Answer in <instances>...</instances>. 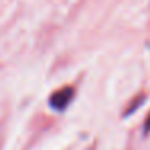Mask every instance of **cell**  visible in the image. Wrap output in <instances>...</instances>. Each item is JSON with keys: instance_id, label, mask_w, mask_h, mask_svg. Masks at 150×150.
I'll use <instances>...</instances> for the list:
<instances>
[{"instance_id": "2", "label": "cell", "mask_w": 150, "mask_h": 150, "mask_svg": "<svg viewBox=\"0 0 150 150\" xmlns=\"http://www.w3.org/2000/svg\"><path fill=\"white\" fill-rule=\"evenodd\" d=\"M144 132H150V115L147 116V120H145V124H144Z\"/></svg>"}, {"instance_id": "1", "label": "cell", "mask_w": 150, "mask_h": 150, "mask_svg": "<svg viewBox=\"0 0 150 150\" xmlns=\"http://www.w3.org/2000/svg\"><path fill=\"white\" fill-rule=\"evenodd\" d=\"M73 97H74V89L73 87H63L57 91L55 94L50 97V107L57 111H63L69 103H71Z\"/></svg>"}]
</instances>
